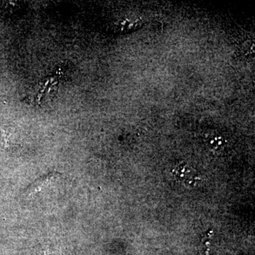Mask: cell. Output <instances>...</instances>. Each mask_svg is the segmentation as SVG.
<instances>
[{
	"label": "cell",
	"mask_w": 255,
	"mask_h": 255,
	"mask_svg": "<svg viewBox=\"0 0 255 255\" xmlns=\"http://www.w3.org/2000/svg\"><path fill=\"white\" fill-rule=\"evenodd\" d=\"M243 49H244V53L246 55L254 54V43H253L252 41H246L244 46H243Z\"/></svg>",
	"instance_id": "cell-4"
},
{
	"label": "cell",
	"mask_w": 255,
	"mask_h": 255,
	"mask_svg": "<svg viewBox=\"0 0 255 255\" xmlns=\"http://www.w3.org/2000/svg\"><path fill=\"white\" fill-rule=\"evenodd\" d=\"M204 142L207 148L215 155H220L224 153L228 144L227 139L222 134L218 132H206Z\"/></svg>",
	"instance_id": "cell-2"
},
{
	"label": "cell",
	"mask_w": 255,
	"mask_h": 255,
	"mask_svg": "<svg viewBox=\"0 0 255 255\" xmlns=\"http://www.w3.org/2000/svg\"><path fill=\"white\" fill-rule=\"evenodd\" d=\"M61 176L59 172H50L43 177L38 178L34 182L32 183L25 191L26 196H32L40 192L42 189L46 188L49 184H53L56 179H58Z\"/></svg>",
	"instance_id": "cell-3"
},
{
	"label": "cell",
	"mask_w": 255,
	"mask_h": 255,
	"mask_svg": "<svg viewBox=\"0 0 255 255\" xmlns=\"http://www.w3.org/2000/svg\"><path fill=\"white\" fill-rule=\"evenodd\" d=\"M172 174L178 184L187 189H196L201 185L202 178L200 173L187 162H178L172 169Z\"/></svg>",
	"instance_id": "cell-1"
}]
</instances>
